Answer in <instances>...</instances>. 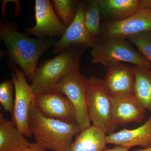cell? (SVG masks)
Segmentation results:
<instances>
[{
  "instance_id": "1",
  "label": "cell",
  "mask_w": 151,
  "mask_h": 151,
  "mask_svg": "<svg viewBox=\"0 0 151 151\" xmlns=\"http://www.w3.org/2000/svg\"><path fill=\"white\" fill-rule=\"evenodd\" d=\"M17 29L14 24L1 22L0 39L7 49L9 67L12 69L19 65L32 81L41 56L57 41L51 38H31Z\"/></svg>"
},
{
  "instance_id": "2",
  "label": "cell",
  "mask_w": 151,
  "mask_h": 151,
  "mask_svg": "<svg viewBox=\"0 0 151 151\" xmlns=\"http://www.w3.org/2000/svg\"><path fill=\"white\" fill-rule=\"evenodd\" d=\"M29 121L36 142L52 151H69L73 137L81 132L77 124L44 116L34 103L30 107Z\"/></svg>"
},
{
  "instance_id": "3",
  "label": "cell",
  "mask_w": 151,
  "mask_h": 151,
  "mask_svg": "<svg viewBox=\"0 0 151 151\" xmlns=\"http://www.w3.org/2000/svg\"><path fill=\"white\" fill-rule=\"evenodd\" d=\"M86 48L81 45H72L54 58L42 63L37 68L30 85L35 94L54 90L65 76L79 68L81 56Z\"/></svg>"
},
{
  "instance_id": "4",
  "label": "cell",
  "mask_w": 151,
  "mask_h": 151,
  "mask_svg": "<svg viewBox=\"0 0 151 151\" xmlns=\"http://www.w3.org/2000/svg\"><path fill=\"white\" fill-rule=\"evenodd\" d=\"M92 62L108 66L121 62L151 68L150 63L125 38L100 37L91 50Z\"/></svg>"
},
{
  "instance_id": "5",
  "label": "cell",
  "mask_w": 151,
  "mask_h": 151,
  "mask_svg": "<svg viewBox=\"0 0 151 151\" xmlns=\"http://www.w3.org/2000/svg\"><path fill=\"white\" fill-rule=\"evenodd\" d=\"M86 91L89 118L93 126L108 135L115 132L118 126L113 121L112 97L105 91L102 79L94 76L87 78Z\"/></svg>"
},
{
  "instance_id": "6",
  "label": "cell",
  "mask_w": 151,
  "mask_h": 151,
  "mask_svg": "<svg viewBox=\"0 0 151 151\" xmlns=\"http://www.w3.org/2000/svg\"><path fill=\"white\" fill-rule=\"evenodd\" d=\"M87 79L77 68L62 78L54 89L64 94L73 105L81 131L91 126L86 102Z\"/></svg>"
},
{
  "instance_id": "7",
  "label": "cell",
  "mask_w": 151,
  "mask_h": 151,
  "mask_svg": "<svg viewBox=\"0 0 151 151\" xmlns=\"http://www.w3.org/2000/svg\"><path fill=\"white\" fill-rule=\"evenodd\" d=\"M12 70L15 93L11 122L26 137H31L32 134L29 126V111L32 103H35L36 95L22 69L15 66Z\"/></svg>"
},
{
  "instance_id": "8",
  "label": "cell",
  "mask_w": 151,
  "mask_h": 151,
  "mask_svg": "<svg viewBox=\"0 0 151 151\" xmlns=\"http://www.w3.org/2000/svg\"><path fill=\"white\" fill-rule=\"evenodd\" d=\"M35 15V25L23 29L27 35H35L38 39L61 37L67 29L58 18L50 1L36 0Z\"/></svg>"
},
{
  "instance_id": "9",
  "label": "cell",
  "mask_w": 151,
  "mask_h": 151,
  "mask_svg": "<svg viewBox=\"0 0 151 151\" xmlns=\"http://www.w3.org/2000/svg\"><path fill=\"white\" fill-rule=\"evenodd\" d=\"M34 103L46 117L77 124L73 105L64 94L58 91L52 90L37 94Z\"/></svg>"
},
{
  "instance_id": "10",
  "label": "cell",
  "mask_w": 151,
  "mask_h": 151,
  "mask_svg": "<svg viewBox=\"0 0 151 151\" xmlns=\"http://www.w3.org/2000/svg\"><path fill=\"white\" fill-rule=\"evenodd\" d=\"M147 31L151 32V10L143 9L122 20L106 22L101 25L100 37L126 38Z\"/></svg>"
},
{
  "instance_id": "11",
  "label": "cell",
  "mask_w": 151,
  "mask_h": 151,
  "mask_svg": "<svg viewBox=\"0 0 151 151\" xmlns=\"http://www.w3.org/2000/svg\"><path fill=\"white\" fill-rule=\"evenodd\" d=\"M105 68L106 75L102 80L103 85L111 97L134 94L135 76L133 67L119 62L110 64Z\"/></svg>"
},
{
  "instance_id": "12",
  "label": "cell",
  "mask_w": 151,
  "mask_h": 151,
  "mask_svg": "<svg viewBox=\"0 0 151 151\" xmlns=\"http://www.w3.org/2000/svg\"><path fill=\"white\" fill-rule=\"evenodd\" d=\"M85 2H80L74 19L66 29L59 40L55 42L52 48V54L60 53L65 49L76 45L93 47L98 40L90 34L84 22Z\"/></svg>"
},
{
  "instance_id": "13",
  "label": "cell",
  "mask_w": 151,
  "mask_h": 151,
  "mask_svg": "<svg viewBox=\"0 0 151 151\" xmlns=\"http://www.w3.org/2000/svg\"><path fill=\"white\" fill-rule=\"evenodd\" d=\"M113 121L117 125L124 126L132 122L142 123L146 109L134 94L122 97H112Z\"/></svg>"
},
{
  "instance_id": "14",
  "label": "cell",
  "mask_w": 151,
  "mask_h": 151,
  "mask_svg": "<svg viewBox=\"0 0 151 151\" xmlns=\"http://www.w3.org/2000/svg\"><path fill=\"white\" fill-rule=\"evenodd\" d=\"M107 144L131 148L140 146L143 149L151 148V113L143 125L133 129H124L107 136Z\"/></svg>"
},
{
  "instance_id": "15",
  "label": "cell",
  "mask_w": 151,
  "mask_h": 151,
  "mask_svg": "<svg viewBox=\"0 0 151 151\" xmlns=\"http://www.w3.org/2000/svg\"><path fill=\"white\" fill-rule=\"evenodd\" d=\"M101 14L108 21L122 20L143 9L139 0H99Z\"/></svg>"
},
{
  "instance_id": "16",
  "label": "cell",
  "mask_w": 151,
  "mask_h": 151,
  "mask_svg": "<svg viewBox=\"0 0 151 151\" xmlns=\"http://www.w3.org/2000/svg\"><path fill=\"white\" fill-rule=\"evenodd\" d=\"M107 135L95 126L82 130L76 135L69 151H102L106 148Z\"/></svg>"
},
{
  "instance_id": "17",
  "label": "cell",
  "mask_w": 151,
  "mask_h": 151,
  "mask_svg": "<svg viewBox=\"0 0 151 151\" xmlns=\"http://www.w3.org/2000/svg\"><path fill=\"white\" fill-rule=\"evenodd\" d=\"M31 144L11 121L0 113V151H19Z\"/></svg>"
},
{
  "instance_id": "18",
  "label": "cell",
  "mask_w": 151,
  "mask_h": 151,
  "mask_svg": "<svg viewBox=\"0 0 151 151\" xmlns=\"http://www.w3.org/2000/svg\"><path fill=\"white\" fill-rule=\"evenodd\" d=\"M134 95L151 113V69L135 65Z\"/></svg>"
},
{
  "instance_id": "19",
  "label": "cell",
  "mask_w": 151,
  "mask_h": 151,
  "mask_svg": "<svg viewBox=\"0 0 151 151\" xmlns=\"http://www.w3.org/2000/svg\"><path fill=\"white\" fill-rule=\"evenodd\" d=\"M100 14L99 0L86 1L84 12L85 26L90 34L97 40L101 35Z\"/></svg>"
},
{
  "instance_id": "20",
  "label": "cell",
  "mask_w": 151,
  "mask_h": 151,
  "mask_svg": "<svg viewBox=\"0 0 151 151\" xmlns=\"http://www.w3.org/2000/svg\"><path fill=\"white\" fill-rule=\"evenodd\" d=\"M51 3L58 18L68 27L76 15L79 2L73 0H53Z\"/></svg>"
},
{
  "instance_id": "21",
  "label": "cell",
  "mask_w": 151,
  "mask_h": 151,
  "mask_svg": "<svg viewBox=\"0 0 151 151\" xmlns=\"http://www.w3.org/2000/svg\"><path fill=\"white\" fill-rule=\"evenodd\" d=\"M129 40L137 47L139 53L151 62V32L147 31L130 36Z\"/></svg>"
},
{
  "instance_id": "22",
  "label": "cell",
  "mask_w": 151,
  "mask_h": 151,
  "mask_svg": "<svg viewBox=\"0 0 151 151\" xmlns=\"http://www.w3.org/2000/svg\"><path fill=\"white\" fill-rule=\"evenodd\" d=\"M14 84L12 80H6L0 84V103L6 112L13 111Z\"/></svg>"
},
{
  "instance_id": "23",
  "label": "cell",
  "mask_w": 151,
  "mask_h": 151,
  "mask_svg": "<svg viewBox=\"0 0 151 151\" xmlns=\"http://www.w3.org/2000/svg\"><path fill=\"white\" fill-rule=\"evenodd\" d=\"M19 151H46V150L35 142L31 143L30 146L28 147L22 149Z\"/></svg>"
},
{
  "instance_id": "24",
  "label": "cell",
  "mask_w": 151,
  "mask_h": 151,
  "mask_svg": "<svg viewBox=\"0 0 151 151\" xmlns=\"http://www.w3.org/2000/svg\"><path fill=\"white\" fill-rule=\"evenodd\" d=\"M130 149L129 148L121 147V146H116L113 148L108 149L106 148L102 151H129Z\"/></svg>"
},
{
  "instance_id": "25",
  "label": "cell",
  "mask_w": 151,
  "mask_h": 151,
  "mask_svg": "<svg viewBox=\"0 0 151 151\" xmlns=\"http://www.w3.org/2000/svg\"><path fill=\"white\" fill-rule=\"evenodd\" d=\"M141 3L143 9L151 10V0H142Z\"/></svg>"
},
{
  "instance_id": "26",
  "label": "cell",
  "mask_w": 151,
  "mask_h": 151,
  "mask_svg": "<svg viewBox=\"0 0 151 151\" xmlns=\"http://www.w3.org/2000/svg\"><path fill=\"white\" fill-rule=\"evenodd\" d=\"M132 151H151V148L147 149H139L133 150Z\"/></svg>"
}]
</instances>
